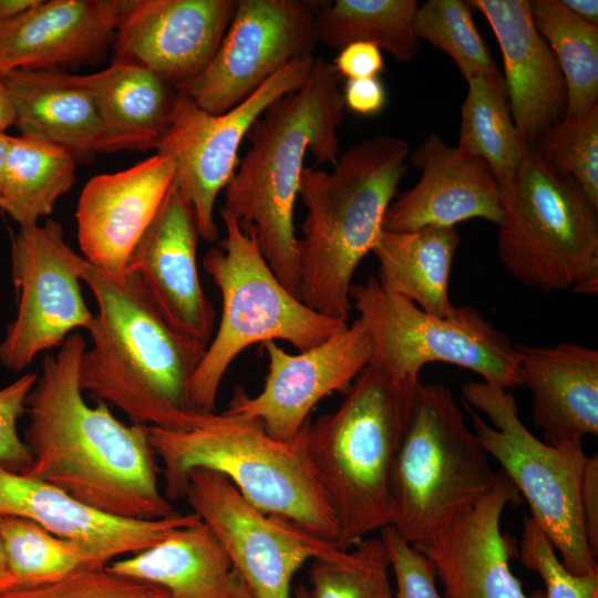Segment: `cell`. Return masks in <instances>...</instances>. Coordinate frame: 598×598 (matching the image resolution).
I'll use <instances>...</instances> for the list:
<instances>
[{
  "mask_svg": "<svg viewBox=\"0 0 598 598\" xmlns=\"http://www.w3.org/2000/svg\"><path fill=\"white\" fill-rule=\"evenodd\" d=\"M86 347L71 333L43 358L25 401L23 442L31 462L20 473L110 516L153 520L177 513L159 489L148 426L127 425L109 404L84 401L79 365Z\"/></svg>",
  "mask_w": 598,
  "mask_h": 598,
  "instance_id": "obj_1",
  "label": "cell"
},
{
  "mask_svg": "<svg viewBox=\"0 0 598 598\" xmlns=\"http://www.w3.org/2000/svg\"><path fill=\"white\" fill-rule=\"evenodd\" d=\"M79 276L97 302L87 330L92 347L79 365L82 391L134 424L189 429L199 413L190 405V380L207 347L174 329L134 274L114 279L82 258Z\"/></svg>",
  "mask_w": 598,
  "mask_h": 598,
  "instance_id": "obj_2",
  "label": "cell"
},
{
  "mask_svg": "<svg viewBox=\"0 0 598 598\" xmlns=\"http://www.w3.org/2000/svg\"><path fill=\"white\" fill-rule=\"evenodd\" d=\"M341 76L316 56L308 81L270 104L246 137L250 146L224 188L228 212L244 230H254L264 258L279 281L299 299L298 238L293 208L303 159L334 165L337 131L343 122Z\"/></svg>",
  "mask_w": 598,
  "mask_h": 598,
  "instance_id": "obj_3",
  "label": "cell"
},
{
  "mask_svg": "<svg viewBox=\"0 0 598 598\" xmlns=\"http://www.w3.org/2000/svg\"><path fill=\"white\" fill-rule=\"evenodd\" d=\"M409 144L377 135L339 156L332 171L305 167L298 196L307 215L298 238L299 299L348 321L352 278L382 230L408 169Z\"/></svg>",
  "mask_w": 598,
  "mask_h": 598,
  "instance_id": "obj_4",
  "label": "cell"
},
{
  "mask_svg": "<svg viewBox=\"0 0 598 598\" xmlns=\"http://www.w3.org/2000/svg\"><path fill=\"white\" fill-rule=\"evenodd\" d=\"M309 423L287 441L272 437L259 421L227 411L199 412L187 430L148 426L151 446L163 464L166 498L185 497L188 472L209 468L261 512L336 545L338 519L307 450Z\"/></svg>",
  "mask_w": 598,
  "mask_h": 598,
  "instance_id": "obj_5",
  "label": "cell"
},
{
  "mask_svg": "<svg viewBox=\"0 0 598 598\" xmlns=\"http://www.w3.org/2000/svg\"><path fill=\"white\" fill-rule=\"evenodd\" d=\"M420 380H399L369 363L340 406L307 430V450L347 550L391 525V473Z\"/></svg>",
  "mask_w": 598,
  "mask_h": 598,
  "instance_id": "obj_6",
  "label": "cell"
},
{
  "mask_svg": "<svg viewBox=\"0 0 598 598\" xmlns=\"http://www.w3.org/2000/svg\"><path fill=\"white\" fill-rule=\"evenodd\" d=\"M226 236L203 257V267L221 295V318L195 371L189 401L195 412H215L218 390L234 359L251 344L275 340L309 350L348 327L295 297L262 256L254 230H244L220 209Z\"/></svg>",
  "mask_w": 598,
  "mask_h": 598,
  "instance_id": "obj_7",
  "label": "cell"
},
{
  "mask_svg": "<svg viewBox=\"0 0 598 598\" xmlns=\"http://www.w3.org/2000/svg\"><path fill=\"white\" fill-rule=\"evenodd\" d=\"M497 480L450 389L420 383L392 467L391 526L411 545L420 544Z\"/></svg>",
  "mask_w": 598,
  "mask_h": 598,
  "instance_id": "obj_8",
  "label": "cell"
},
{
  "mask_svg": "<svg viewBox=\"0 0 598 598\" xmlns=\"http://www.w3.org/2000/svg\"><path fill=\"white\" fill-rule=\"evenodd\" d=\"M502 202L497 255L520 285L560 292L598 269V208L533 146H527L513 178L502 185Z\"/></svg>",
  "mask_w": 598,
  "mask_h": 598,
  "instance_id": "obj_9",
  "label": "cell"
},
{
  "mask_svg": "<svg viewBox=\"0 0 598 598\" xmlns=\"http://www.w3.org/2000/svg\"><path fill=\"white\" fill-rule=\"evenodd\" d=\"M462 393L478 443L523 494L563 565L574 575L598 573L579 507L588 457L582 443L551 445L537 439L520 421L508 390L478 381L465 383Z\"/></svg>",
  "mask_w": 598,
  "mask_h": 598,
  "instance_id": "obj_10",
  "label": "cell"
},
{
  "mask_svg": "<svg viewBox=\"0 0 598 598\" xmlns=\"http://www.w3.org/2000/svg\"><path fill=\"white\" fill-rule=\"evenodd\" d=\"M350 300L372 340L375 364L399 380H416L423 365L444 362L509 390L522 385L515 344L472 307L447 317L429 313L383 289L375 276L352 285Z\"/></svg>",
  "mask_w": 598,
  "mask_h": 598,
  "instance_id": "obj_11",
  "label": "cell"
},
{
  "mask_svg": "<svg viewBox=\"0 0 598 598\" xmlns=\"http://www.w3.org/2000/svg\"><path fill=\"white\" fill-rule=\"evenodd\" d=\"M315 58L291 60L244 102L223 114L205 111L176 90L167 125L154 150L172 162L174 183L192 205L204 240L214 243L218 238L215 202L238 166L243 138L270 104L308 81Z\"/></svg>",
  "mask_w": 598,
  "mask_h": 598,
  "instance_id": "obj_12",
  "label": "cell"
},
{
  "mask_svg": "<svg viewBox=\"0 0 598 598\" xmlns=\"http://www.w3.org/2000/svg\"><path fill=\"white\" fill-rule=\"evenodd\" d=\"M185 497L226 551L251 598H292V579L308 559H329L343 550L293 522L261 512L216 471H189Z\"/></svg>",
  "mask_w": 598,
  "mask_h": 598,
  "instance_id": "obj_13",
  "label": "cell"
},
{
  "mask_svg": "<svg viewBox=\"0 0 598 598\" xmlns=\"http://www.w3.org/2000/svg\"><path fill=\"white\" fill-rule=\"evenodd\" d=\"M320 4L318 0H237L210 62L174 87L212 114L231 110L291 60L313 55Z\"/></svg>",
  "mask_w": 598,
  "mask_h": 598,
  "instance_id": "obj_14",
  "label": "cell"
},
{
  "mask_svg": "<svg viewBox=\"0 0 598 598\" xmlns=\"http://www.w3.org/2000/svg\"><path fill=\"white\" fill-rule=\"evenodd\" d=\"M83 257L64 240L54 219L20 227L11 245V274L18 312L0 342V363L24 370L47 350L61 347L74 329L89 330L94 316L80 286Z\"/></svg>",
  "mask_w": 598,
  "mask_h": 598,
  "instance_id": "obj_15",
  "label": "cell"
},
{
  "mask_svg": "<svg viewBox=\"0 0 598 598\" xmlns=\"http://www.w3.org/2000/svg\"><path fill=\"white\" fill-rule=\"evenodd\" d=\"M268 355L262 390L250 396L236 386L229 413L259 421L275 439L295 437L315 405L331 392L346 394L372 358V340L360 318L324 342L291 354L275 341L261 344Z\"/></svg>",
  "mask_w": 598,
  "mask_h": 598,
  "instance_id": "obj_16",
  "label": "cell"
},
{
  "mask_svg": "<svg viewBox=\"0 0 598 598\" xmlns=\"http://www.w3.org/2000/svg\"><path fill=\"white\" fill-rule=\"evenodd\" d=\"M198 238L194 209L173 182L134 246L126 272L138 278L174 329L207 347L216 315L198 277Z\"/></svg>",
  "mask_w": 598,
  "mask_h": 598,
  "instance_id": "obj_17",
  "label": "cell"
},
{
  "mask_svg": "<svg viewBox=\"0 0 598 598\" xmlns=\"http://www.w3.org/2000/svg\"><path fill=\"white\" fill-rule=\"evenodd\" d=\"M237 0H127L114 41V61L140 64L176 86L210 62Z\"/></svg>",
  "mask_w": 598,
  "mask_h": 598,
  "instance_id": "obj_18",
  "label": "cell"
},
{
  "mask_svg": "<svg viewBox=\"0 0 598 598\" xmlns=\"http://www.w3.org/2000/svg\"><path fill=\"white\" fill-rule=\"evenodd\" d=\"M519 492L498 472L495 487L420 544L413 545L433 565L443 598H545L527 595L509 568L511 546L501 530L508 504Z\"/></svg>",
  "mask_w": 598,
  "mask_h": 598,
  "instance_id": "obj_19",
  "label": "cell"
},
{
  "mask_svg": "<svg viewBox=\"0 0 598 598\" xmlns=\"http://www.w3.org/2000/svg\"><path fill=\"white\" fill-rule=\"evenodd\" d=\"M409 164L421 171V177L391 202L383 230L411 233L426 227H455L474 218L497 226L502 223V185L483 161L432 133L412 153Z\"/></svg>",
  "mask_w": 598,
  "mask_h": 598,
  "instance_id": "obj_20",
  "label": "cell"
},
{
  "mask_svg": "<svg viewBox=\"0 0 598 598\" xmlns=\"http://www.w3.org/2000/svg\"><path fill=\"white\" fill-rule=\"evenodd\" d=\"M173 182L172 162L157 153L127 169L92 177L75 213L85 259L114 279L124 278L134 246Z\"/></svg>",
  "mask_w": 598,
  "mask_h": 598,
  "instance_id": "obj_21",
  "label": "cell"
},
{
  "mask_svg": "<svg viewBox=\"0 0 598 598\" xmlns=\"http://www.w3.org/2000/svg\"><path fill=\"white\" fill-rule=\"evenodd\" d=\"M0 515L31 520L45 530L89 547L99 567L144 550L174 529L198 523L195 513L144 520L106 515L62 489L0 464Z\"/></svg>",
  "mask_w": 598,
  "mask_h": 598,
  "instance_id": "obj_22",
  "label": "cell"
},
{
  "mask_svg": "<svg viewBox=\"0 0 598 598\" xmlns=\"http://www.w3.org/2000/svg\"><path fill=\"white\" fill-rule=\"evenodd\" d=\"M127 0L40 1L0 23V74L78 68L104 60Z\"/></svg>",
  "mask_w": 598,
  "mask_h": 598,
  "instance_id": "obj_23",
  "label": "cell"
},
{
  "mask_svg": "<svg viewBox=\"0 0 598 598\" xmlns=\"http://www.w3.org/2000/svg\"><path fill=\"white\" fill-rule=\"evenodd\" d=\"M489 23L504 62V82L513 121L533 146L567 110V87L546 40L538 33L528 0H471Z\"/></svg>",
  "mask_w": 598,
  "mask_h": 598,
  "instance_id": "obj_24",
  "label": "cell"
},
{
  "mask_svg": "<svg viewBox=\"0 0 598 598\" xmlns=\"http://www.w3.org/2000/svg\"><path fill=\"white\" fill-rule=\"evenodd\" d=\"M522 385L546 443L581 442L598 433V351L576 342L515 344Z\"/></svg>",
  "mask_w": 598,
  "mask_h": 598,
  "instance_id": "obj_25",
  "label": "cell"
},
{
  "mask_svg": "<svg viewBox=\"0 0 598 598\" xmlns=\"http://www.w3.org/2000/svg\"><path fill=\"white\" fill-rule=\"evenodd\" d=\"M106 567L118 576L158 586L168 598H251L226 551L200 520Z\"/></svg>",
  "mask_w": 598,
  "mask_h": 598,
  "instance_id": "obj_26",
  "label": "cell"
},
{
  "mask_svg": "<svg viewBox=\"0 0 598 598\" xmlns=\"http://www.w3.org/2000/svg\"><path fill=\"white\" fill-rule=\"evenodd\" d=\"M63 79L89 93L103 125L101 153L147 151L165 130L176 94L174 85L135 63L113 61L99 72Z\"/></svg>",
  "mask_w": 598,
  "mask_h": 598,
  "instance_id": "obj_27",
  "label": "cell"
},
{
  "mask_svg": "<svg viewBox=\"0 0 598 598\" xmlns=\"http://www.w3.org/2000/svg\"><path fill=\"white\" fill-rule=\"evenodd\" d=\"M20 135L68 151L75 161L101 153L103 125L89 93L59 69H18L3 76Z\"/></svg>",
  "mask_w": 598,
  "mask_h": 598,
  "instance_id": "obj_28",
  "label": "cell"
},
{
  "mask_svg": "<svg viewBox=\"0 0 598 598\" xmlns=\"http://www.w3.org/2000/svg\"><path fill=\"white\" fill-rule=\"evenodd\" d=\"M460 243L455 227H426L411 233L381 230L371 252L378 259L377 279L386 291L422 310L450 316L448 295L454 256Z\"/></svg>",
  "mask_w": 598,
  "mask_h": 598,
  "instance_id": "obj_29",
  "label": "cell"
},
{
  "mask_svg": "<svg viewBox=\"0 0 598 598\" xmlns=\"http://www.w3.org/2000/svg\"><path fill=\"white\" fill-rule=\"evenodd\" d=\"M75 158L62 147L11 136L0 187V208L20 227L39 224L76 181Z\"/></svg>",
  "mask_w": 598,
  "mask_h": 598,
  "instance_id": "obj_30",
  "label": "cell"
},
{
  "mask_svg": "<svg viewBox=\"0 0 598 598\" xmlns=\"http://www.w3.org/2000/svg\"><path fill=\"white\" fill-rule=\"evenodd\" d=\"M417 7L415 0L321 1L317 40L337 51L355 42L371 43L406 63L421 48L413 28Z\"/></svg>",
  "mask_w": 598,
  "mask_h": 598,
  "instance_id": "obj_31",
  "label": "cell"
},
{
  "mask_svg": "<svg viewBox=\"0 0 598 598\" xmlns=\"http://www.w3.org/2000/svg\"><path fill=\"white\" fill-rule=\"evenodd\" d=\"M467 83L457 147L483 161L505 185L515 175L528 145L513 121L504 78L481 76Z\"/></svg>",
  "mask_w": 598,
  "mask_h": 598,
  "instance_id": "obj_32",
  "label": "cell"
},
{
  "mask_svg": "<svg viewBox=\"0 0 598 598\" xmlns=\"http://www.w3.org/2000/svg\"><path fill=\"white\" fill-rule=\"evenodd\" d=\"M529 8L566 83L565 116L587 114L598 106V25L576 18L560 0H533Z\"/></svg>",
  "mask_w": 598,
  "mask_h": 598,
  "instance_id": "obj_33",
  "label": "cell"
},
{
  "mask_svg": "<svg viewBox=\"0 0 598 598\" xmlns=\"http://www.w3.org/2000/svg\"><path fill=\"white\" fill-rule=\"evenodd\" d=\"M0 534L17 588L55 581L83 568H100L87 546L31 520L0 515Z\"/></svg>",
  "mask_w": 598,
  "mask_h": 598,
  "instance_id": "obj_34",
  "label": "cell"
},
{
  "mask_svg": "<svg viewBox=\"0 0 598 598\" xmlns=\"http://www.w3.org/2000/svg\"><path fill=\"white\" fill-rule=\"evenodd\" d=\"M413 28L419 40L447 54L466 81L501 75L466 1H425L417 7Z\"/></svg>",
  "mask_w": 598,
  "mask_h": 598,
  "instance_id": "obj_35",
  "label": "cell"
},
{
  "mask_svg": "<svg viewBox=\"0 0 598 598\" xmlns=\"http://www.w3.org/2000/svg\"><path fill=\"white\" fill-rule=\"evenodd\" d=\"M390 561L381 537L361 540L352 550L329 559H313L310 598H394Z\"/></svg>",
  "mask_w": 598,
  "mask_h": 598,
  "instance_id": "obj_36",
  "label": "cell"
},
{
  "mask_svg": "<svg viewBox=\"0 0 598 598\" xmlns=\"http://www.w3.org/2000/svg\"><path fill=\"white\" fill-rule=\"evenodd\" d=\"M557 174L573 178L598 208V106L579 117H564L533 145Z\"/></svg>",
  "mask_w": 598,
  "mask_h": 598,
  "instance_id": "obj_37",
  "label": "cell"
},
{
  "mask_svg": "<svg viewBox=\"0 0 598 598\" xmlns=\"http://www.w3.org/2000/svg\"><path fill=\"white\" fill-rule=\"evenodd\" d=\"M0 598H168V594L158 586L100 567L83 568L48 584L3 591Z\"/></svg>",
  "mask_w": 598,
  "mask_h": 598,
  "instance_id": "obj_38",
  "label": "cell"
},
{
  "mask_svg": "<svg viewBox=\"0 0 598 598\" xmlns=\"http://www.w3.org/2000/svg\"><path fill=\"white\" fill-rule=\"evenodd\" d=\"M520 561L540 576L546 588L545 598H598V573L571 574L532 516H526L523 522Z\"/></svg>",
  "mask_w": 598,
  "mask_h": 598,
  "instance_id": "obj_39",
  "label": "cell"
},
{
  "mask_svg": "<svg viewBox=\"0 0 598 598\" xmlns=\"http://www.w3.org/2000/svg\"><path fill=\"white\" fill-rule=\"evenodd\" d=\"M380 532L395 576L394 598H443L432 563L391 525Z\"/></svg>",
  "mask_w": 598,
  "mask_h": 598,
  "instance_id": "obj_40",
  "label": "cell"
},
{
  "mask_svg": "<svg viewBox=\"0 0 598 598\" xmlns=\"http://www.w3.org/2000/svg\"><path fill=\"white\" fill-rule=\"evenodd\" d=\"M38 374L27 372L0 390V464L20 472L31 455L18 433V421L25 413V401Z\"/></svg>",
  "mask_w": 598,
  "mask_h": 598,
  "instance_id": "obj_41",
  "label": "cell"
},
{
  "mask_svg": "<svg viewBox=\"0 0 598 598\" xmlns=\"http://www.w3.org/2000/svg\"><path fill=\"white\" fill-rule=\"evenodd\" d=\"M341 78H375L384 69L382 51L374 44L355 42L341 49L332 63Z\"/></svg>",
  "mask_w": 598,
  "mask_h": 598,
  "instance_id": "obj_42",
  "label": "cell"
},
{
  "mask_svg": "<svg viewBox=\"0 0 598 598\" xmlns=\"http://www.w3.org/2000/svg\"><path fill=\"white\" fill-rule=\"evenodd\" d=\"M579 507L588 548L598 557V456H588L584 466Z\"/></svg>",
  "mask_w": 598,
  "mask_h": 598,
  "instance_id": "obj_43",
  "label": "cell"
},
{
  "mask_svg": "<svg viewBox=\"0 0 598 598\" xmlns=\"http://www.w3.org/2000/svg\"><path fill=\"white\" fill-rule=\"evenodd\" d=\"M342 96L344 106L364 116L380 113L386 103V91L379 76L347 80Z\"/></svg>",
  "mask_w": 598,
  "mask_h": 598,
  "instance_id": "obj_44",
  "label": "cell"
},
{
  "mask_svg": "<svg viewBox=\"0 0 598 598\" xmlns=\"http://www.w3.org/2000/svg\"><path fill=\"white\" fill-rule=\"evenodd\" d=\"M560 2L579 20L598 25L597 0H560Z\"/></svg>",
  "mask_w": 598,
  "mask_h": 598,
  "instance_id": "obj_45",
  "label": "cell"
},
{
  "mask_svg": "<svg viewBox=\"0 0 598 598\" xmlns=\"http://www.w3.org/2000/svg\"><path fill=\"white\" fill-rule=\"evenodd\" d=\"M41 0H0V23L9 21L37 6Z\"/></svg>",
  "mask_w": 598,
  "mask_h": 598,
  "instance_id": "obj_46",
  "label": "cell"
},
{
  "mask_svg": "<svg viewBox=\"0 0 598 598\" xmlns=\"http://www.w3.org/2000/svg\"><path fill=\"white\" fill-rule=\"evenodd\" d=\"M14 125V112L4 84V79L0 74V132H6Z\"/></svg>",
  "mask_w": 598,
  "mask_h": 598,
  "instance_id": "obj_47",
  "label": "cell"
},
{
  "mask_svg": "<svg viewBox=\"0 0 598 598\" xmlns=\"http://www.w3.org/2000/svg\"><path fill=\"white\" fill-rule=\"evenodd\" d=\"M16 581L9 566L3 540L0 534V592L16 589Z\"/></svg>",
  "mask_w": 598,
  "mask_h": 598,
  "instance_id": "obj_48",
  "label": "cell"
},
{
  "mask_svg": "<svg viewBox=\"0 0 598 598\" xmlns=\"http://www.w3.org/2000/svg\"><path fill=\"white\" fill-rule=\"evenodd\" d=\"M574 291L580 295H594L598 289V269L590 271L575 286Z\"/></svg>",
  "mask_w": 598,
  "mask_h": 598,
  "instance_id": "obj_49",
  "label": "cell"
},
{
  "mask_svg": "<svg viewBox=\"0 0 598 598\" xmlns=\"http://www.w3.org/2000/svg\"><path fill=\"white\" fill-rule=\"evenodd\" d=\"M11 136L0 132V187Z\"/></svg>",
  "mask_w": 598,
  "mask_h": 598,
  "instance_id": "obj_50",
  "label": "cell"
},
{
  "mask_svg": "<svg viewBox=\"0 0 598 598\" xmlns=\"http://www.w3.org/2000/svg\"><path fill=\"white\" fill-rule=\"evenodd\" d=\"M292 598H310L308 588L301 585L295 587Z\"/></svg>",
  "mask_w": 598,
  "mask_h": 598,
  "instance_id": "obj_51",
  "label": "cell"
}]
</instances>
